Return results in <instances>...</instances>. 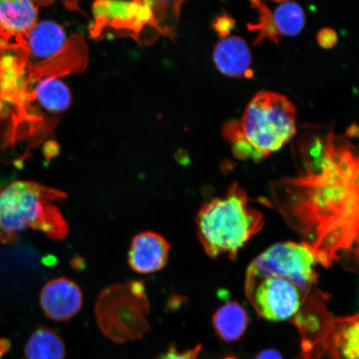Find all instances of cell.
Here are the masks:
<instances>
[{
	"label": "cell",
	"instance_id": "obj_1",
	"mask_svg": "<svg viewBox=\"0 0 359 359\" xmlns=\"http://www.w3.org/2000/svg\"><path fill=\"white\" fill-rule=\"evenodd\" d=\"M302 172L280 180L269 204L329 267L359 232V145L331 130L302 147Z\"/></svg>",
	"mask_w": 359,
	"mask_h": 359
},
{
	"label": "cell",
	"instance_id": "obj_2",
	"mask_svg": "<svg viewBox=\"0 0 359 359\" xmlns=\"http://www.w3.org/2000/svg\"><path fill=\"white\" fill-rule=\"evenodd\" d=\"M196 224L202 248L210 258L235 259L251 237L264 226L262 212L250 204L243 187L233 183L226 195L205 202Z\"/></svg>",
	"mask_w": 359,
	"mask_h": 359
},
{
	"label": "cell",
	"instance_id": "obj_3",
	"mask_svg": "<svg viewBox=\"0 0 359 359\" xmlns=\"http://www.w3.org/2000/svg\"><path fill=\"white\" fill-rule=\"evenodd\" d=\"M182 2L97 1L93 4L90 35L94 39L128 37L149 43L173 33Z\"/></svg>",
	"mask_w": 359,
	"mask_h": 359
},
{
	"label": "cell",
	"instance_id": "obj_4",
	"mask_svg": "<svg viewBox=\"0 0 359 359\" xmlns=\"http://www.w3.org/2000/svg\"><path fill=\"white\" fill-rule=\"evenodd\" d=\"M239 125L242 137L260 160L295 136L296 109L280 93L260 91L246 106Z\"/></svg>",
	"mask_w": 359,
	"mask_h": 359
},
{
	"label": "cell",
	"instance_id": "obj_5",
	"mask_svg": "<svg viewBox=\"0 0 359 359\" xmlns=\"http://www.w3.org/2000/svg\"><path fill=\"white\" fill-rule=\"evenodd\" d=\"M94 312L102 334L116 344L140 339L150 330V304L142 281L107 287L98 296Z\"/></svg>",
	"mask_w": 359,
	"mask_h": 359
},
{
	"label": "cell",
	"instance_id": "obj_6",
	"mask_svg": "<svg viewBox=\"0 0 359 359\" xmlns=\"http://www.w3.org/2000/svg\"><path fill=\"white\" fill-rule=\"evenodd\" d=\"M67 198L65 192L28 181L13 182L0 191V229L16 235L38 223L46 203Z\"/></svg>",
	"mask_w": 359,
	"mask_h": 359
},
{
	"label": "cell",
	"instance_id": "obj_7",
	"mask_svg": "<svg viewBox=\"0 0 359 359\" xmlns=\"http://www.w3.org/2000/svg\"><path fill=\"white\" fill-rule=\"evenodd\" d=\"M309 293L286 278L259 273L250 267L247 269V298L264 320L290 321Z\"/></svg>",
	"mask_w": 359,
	"mask_h": 359
},
{
	"label": "cell",
	"instance_id": "obj_8",
	"mask_svg": "<svg viewBox=\"0 0 359 359\" xmlns=\"http://www.w3.org/2000/svg\"><path fill=\"white\" fill-rule=\"evenodd\" d=\"M318 264L311 247L304 242L289 241L269 247L249 267L259 273L286 278L309 293L316 288Z\"/></svg>",
	"mask_w": 359,
	"mask_h": 359
},
{
	"label": "cell",
	"instance_id": "obj_9",
	"mask_svg": "<svg viewBox=\"0 0 359 359\" xmlns=\"http://www.w3.org/2000/svg\"><path fill=\"white\" fill-rule=\"evenodd\" d=\"M251 6L258 13V19L247 29L255 34V46L268 41L279 44L280 38L294 37L302 33L306 22L303 8L292 1H254Z\"/></svg>",
	"mask_w": 359,
	"mask_h": 359
},
{
	"label": "cell",
	"instance_id": "obj_10",
	"mask_svg": "<svg viewBox=\"0 0 359 359\" xmlns=\"http://www.w3.org/2000/svg\"><path fill=\"white\" fill-rule=\"evenodd\" d=\"M327 295L314 288L290 320L302 336L304 359H316L325 351L327 332L333 317L327 311Z\"/></svg>",
	"mask_w": 359,
	"mask_h": 359
},
{
	"label": "cell",
	"instance_id": "obj_11",
	"mask_svg": "<svg viewBox=\"0 0 359 359\" xmlns=\"http://www.w3.org/2000/svg\"><path fill=\"white\" fill-rule=\"evenodd\" d=\"M83 292L77 283L66 277L48 281L40 293L45 316L57 322L69 321L82 309Z\"/></svg>",
	"mask_w": 359,
	"mask_h": 359
},
{
	"label": "cell",
	"instance_id": "obj_12",
	"mask_svg": "<svg viewBox=\"0 0 359 359\" xmlns=\"http://www.w3.org/2000/svg\"><path fill=\"white\" fill-rule=\"evenodd\" d=\"M170 245L154 231L139 233L133 237L128 250V262L133 271L148 275L167 266Z\"/></svg>",
	"mask_w": 359,
	"mask_h": 359
},
{
	"label": "cell",
	"instance_id": "obj_13",
	"mask_svg": "<svg viewBox=\"0 0 359 359\" xmlns=\"http://www.w3.org/2000/svg\"><path fill=\"white\" fill-rule=\"evenodd\" d=\"M67 39L64 28L56 22H37L21 41L27 57L37 65L52 60L66 46Z\"/></svg>",
	"mask_w": 359,
	"mask_h": 359
},
{
	"label": "cell",
	"instance_id": "obj_14",
	"mask_svg": "<svg viewBox=\"0 0 359 359\" xmlns=\"http://www.w3.org/2000/svg\"><path fill=\"white\" fill-rule=\"evenodd\" d=\"M88 65V48L82 36H71L66 46L52 60L34 67V78L38 81L58 79L67 74L80 73Z\"/></svg>",
	"mask_w": 359,
	"mask_h": 359
},
{
	"label": "cell",
	"instance_id": "obj_15",
	"mask_svg": "<svg viewBox=\"0 0 359 359\" xmlns=\"http://www.w3.org/2000/svg\"><path fill=\"white\" fill-rule=\"evenodd\" d=\"M215 67L230 78L252 79L253 58L245 40L238 36H229L215 46L213 52Z\"/></svg>",
	"mask_w": 359,
	"mask_h": 359
},
{
	"label": "cell",
	"instance_id": "obj_16",
	"mask_svg": "<svg viewBox=\"0 0 359 359\" xmlns=\"http://www.w3.org/2000/svg\"><path fill=\"white\" fill-rule=\"evenodd\" d=\"M325 351L330 359H359V312L351 316L332 317Z\"/></svg>",
	"mask_w": 359,
	"mask_h": 359
},
{
	"label": "cell",
	"instance_id": "obj_17",
	"mask_svg": "<svg viewBox=\"0 0 359 359\" xmlns=\"http://www.w3.org/2000/svg\"><path fill=\"white\" fill-rule=\"evenodd\" d=\"M38 8L28 0H0V36L20 39L37 24Z\"/></svg>",
	"mask_w": 359,
	"mask_h": 359
},
{
	"label": "cell",
	"instance_id": "obj_18",
	"mask_svg": "<svg viewBox=\"0 0 359 359\" xmlns=\"http://www.w3.org/2000/svg\"><path fill=\"white\" fill-rule=\"evenodd\" d=\"M249 317L245 308L236 302L219 307L212 317L215 332L226 342H235L242 338L248 326Z\"/></svg>",
	"mask_w": 359,
	"mask_h": 359
},
{
	"label": "cell",
	"instance_id": "obj_19",
	"mask_svg": "<svg viewBox=\"0 0 359 359\" xmlns=\"http://www.w3.org/2000/svg\"><path fill=\"white\" fill-rule=\"evenodd\" d=\"M31 97L40 107L50 114H62L72 104L71 90L60 79L48 78L38 81Z\"/></svg>",
	"mask_w": 359,
	"mask_h": 359
},
{
	"label": "cell",
	"instance_id": "obj_20",
	"mask_svg": "<svg viewBox=\"0 0 359 359\" xmlns=\"http://www.w3.org/2000/svg\"><path fill=\"white\" fill-rule=\"evenodd\" d=\"M24 354L25 359H65V344L55 330L40 327L29 337Z\"/></svg>",
	"mask_w": 359,
	"mask_h": 359
},
{
	"label": "cell",
	"instance_id": "obj_21",
	"mask_svg": "<svg viewBox=\"0 0 359 359\" xmlns=\"http://www.w3.org/2000/svg\"><path fill=\"white\" fill-rule=\"evenodd\" d=\"M34 230L42 231L53 241H62L69 234V224L56 205L46 203Z\"/></svg>",
	"mask_w": 359,
	"mask_h": 359
},
{
	"label": "cell",
	"instance_id": "obj_22",
	"mask_svg": "<svg viewBox=\"0 0 359 359\" xmlns=\"http://www.w3.org/2000/svg\"><path fill=\"white\" fill-rule=\"evenodd\" d=\"M201 348V345L198 344L195 348L179 351L176 346L172 345L167 351L155 359H198Z\"/></svg>",
	"mask_w": 359,
	"mask_h": 359
},
{
	"label": "cell",
	"instance_id": "obj_23",
	"mask_svg": "<svg viewBox=\"0 0 359 359\" xmlns=\"http://www.w3.org/2000/svg\"><path fill=\"white\" fill-rule=\"evenodd\" d=\"M235 27V20L228 15L219 17L214 24V29L222 38L229 37Z\"/></svg>",
	"mask_w": 359,
	"mask_h": 359
},
{
	"label": "cell",
	"instance_id": "obj_24",
	"mask_svg": "<svg viewBox=\"0 0 359 359\" xmlns=\"http://www.w3.org/2000/svg\"><path fill=\"white\" fill-rule=\"evenodd\" d=\"M337 34L333 29H324L320 31L318 34V42L323 48H332L334 47L337 43Z\"/></svg>",
	"mask_w": 359,
	"mask_h": 359
},
{
	"label": "cell",
	"instance_id": "obj_25",
	"mask_svg": "<svg viewBox=\"0 0 359 359\" xmlns=\"http://www.w3.org/2000/svg\"><path fill=\"white\" fill-rule=\"evenodd\" d=\"M346 255H349L353 262L359 267V232L354 243Z\"/></svg>",
	"mask_w": 359,
	"mask_h": 359
},
{
	"label": "cell",
	"instance_id": "obj_26",
	"mask_svg": "<svg viewBox=\"0 0 359 359\" xmlns=\"http://www.w3.org/2000/svg\"><path fill=\"white\" fill-rule=\"evenodd\" d=\"M255 359H284L281 354L275 349H267L259 353Z\"/></svg>",
	"mask_w": 359,
	"mask_h": 359
},
{
	"label": "cell",
	"instance_id": "obj_27",
	"mask_svg": "<svg viewBox=\"0 0 359 359\" xmlns=\"http://www.w3.org/2000/svg\"><path fill=\"white\" fill-rule=\"evenodd\" d=\"M12 347L11 341L6 338L0 339V359L11 351Z\"/></svg>",
	"mask_w": 359,
	"mask_h": 359
},
{
	"label": "cell",
	"instance_id": "obj_28",
	"mask_svg": "<svg viewBox=\"0 0 359 359\" xmlns=\"http://www.w3.org/2000/svg\"><path fill=\"white\" fill-rule=\"evenodd\" d=\"M55 258L53 257H46L43 259V263L45 266H53V264H55Z\"/></svg>",
	"mask_w": 359,
	"mask_h": 359
},
{
	"label": "cell",
	"instance_id": "obj_29",
	"mask_svg": "<svg viewBox=\"0 0 359 359\" xmlns=\"http://www.w3.org/2000/svg\"><path fill=\"white\" fill-rule=\"evenodd\" d=\"M4 46V42L2 39H0V48H2Z\"/></svg>",
	"mask_w": 359,
	"mask_h": 359
},
{
	"label": "cell",
	"instance_id": "obj_30",
	"mask_svg": "<svg viewBox=\"0 0 359 359\" xmlns=\"http://www.w3.org/2000/svg\"><path fill=\"white\" fill-rule=\"evenodd\" d=\"M227 359H233V358H227Z\"/></svg>",
	"mask_w": 359,
	"mask_h": 359
}]
</instances>
